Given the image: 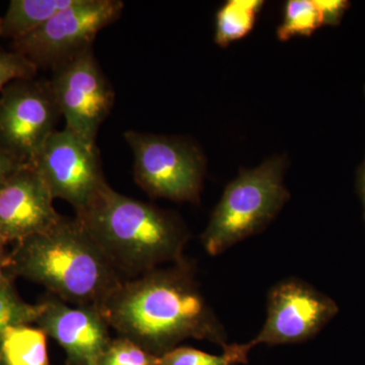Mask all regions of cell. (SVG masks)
I'll return each instance as SVG.
<instances>
[{
  "label": "cell",
  "mask_w": 365,
  "mask_h": 365,
  "mask_svg": "<svg viewBox=\"0 0 365 365\" xmlns=\"http://www.w3.org/2000/svg\"><path fill=\"white\" fill-rule=\"evenodd\" d=\"M98 311L121 337L157 357L189 338L228 344L225 327L185 261L122 281Z\"/></svg>",
  "instance_id": "obj_1"
},
{
  "label": "cell",
  "mask_w": 365,
  "mask_h": 365,
  "mask_svg": "<svg viewBox=\"0 0 365 365\" xmlns=\"http://www.w3.org/2000/svg\"><path fill=\"white\" fill-rule=\"evenodd\" d=\"M76 220L118 273L138 277L162 264L184 261L188 232L179 218L108 184Z\"/></svg>",
  "instance_id": "obj_2"
},
{
  "label": "cell",
  "mask_w": 365,
  "mask_h": 365,
  "mask_svg": "<svg viewBox=\"0 0 365 365\" xmlns=\"http://www.w3.org/2000/svg\"><path fill=\"white\" fill-rule=\"evenodd\" d=\"M9 271L14 278L39 283L62 302L98 309L122 282L78 220L64 217L51 230L16 242Z\"/></svg>",
  "instance_id": "obj_3"
},
{
  "label": "cell",
  "mask_w": 365,
  "mask_h": 365,
  "mask_svg": "<svg viewBox=\"0 0 365 365\" xmlns=\"http://www.w3.org/2000/svg\"><path fill=\"white\" fill-rule=\"evenodd\" d=\"M285 160L275 157L244 170L223 192L201 242L211 256L262 232L289 198L284 184Z\"/></svg>",
  "instance_id": "obj_4"
},
{
  "label": "cell",
  "mask_w": 365,
  "mask_h": 365,
  "mask_svg": "<svg viewBox=\"0 0 365 365\" xmlns=\"http://www.w3.org/2000/svg\"><path fill=\"white\" fill-rule=\"evenodd\" d=\"M125 141L134 157L136 184L150 197L177 202H198L205 160L191 141L180 137L128 130Z\"/></svg>",
  "instance_id": "obj_5"
},
{
  "label": "cell",
  "mask_w": 365,
  "mask_h": 365,
  "mask_svg": "<svg viewBox=\"0 0 365 365\" xmlns=\"http://www.w3.org/2000/svg\"><path fill=\"white\" fill-rule=\"evenodd\" d=\"M121 0H76L45 25L14 41V51L40 68L54 69L81 52L93 48L103 29L123 13Z\"/></svg>",
  "instance_id": "obj_6"
},
{
  "label": "cell",
  "mask_w": 365,
  "mask_h": 365,
  "mask_svg": "<svg viewBox=\"0 0 365 365\" xmlns=\"http://www.w3.org/2000/svg\"><path fill=\"white\" fill-rule=\"evenodd\" d=\"M61 113L49 81L16 79L0 93V143L32 165Z\"/></svg>",
  "instance_id": "obj_7"
},
{
  "label": "cell",
  "mask_w": 365,
  "mask_h": 365,
  "mask_svg": "<svg viewBox=\"0 0 365 365\" xmlns=\"http://www.w3.org/2000/svg\"><path fill=\"white\" fill-rule=\"evenodd\" d=\"M49 83L66 128L97 145L98 129L111 113L115 93L93 48L52 69Z\"/></svg>",
  "instance_id": "obj_8"
},
{
  "label": "cell",
  "mask_w": 365,
  "mask_h": 365,
  "mask_svg": "<svg viewBox=\"0 0 365 365\" xmlns=\"http://www.w3.org/2000/svg\"><path fill=\"white\" fill-rule=\"evenodd\" d=\"M32 165L53 198L67 201L76 213L88 207L107 184L97 145L66 128L49 137Z\"/></svg>",
  "instance_id": "obj_9"
},
{
  "label": "cell",
  "mask_w": 365,
  "mask_h": 365,
  "mask_svg": "<svg viewBox=\"0 0 365 365\" xmlns=\"http://www.w3.org/2000/svg\"><path fill=\"white\" fill-rule=\"evenodd\" d=\"M335 312V304L304 280L281 281L269 292L265 324L249 343L254 348L259 344L306 342L322 330Z\"/></svg>",
  "instance_id": "obj_10"
},
{
  "label": "cell",
  "mask_w": 365,
  "mask_h": 365,
  "mask_svg": "<svg viewBox=\"0 0 365 365\" xmlns=\"http://www.w3.org/2000/svg\"><path fill=\"white\" fill-rule=\"evenodd\" d=\"M53 200L35 168L24 165L0 188V234L19 242L51 230L63 218Z\"/></svg>",
  "instance_id": "obj_11"
},
{
  "label": "cell",
  "mask_w": 365,
  "mask_h": 365,
  "mask_svg": "<svg viewBox=\"0 0 365 365\" xmlns=\"http://www.w3.org/2000/svg\"><path fill=\"white\" fill-rule=\"evenodd\" d=\"M36 324L66 353L68 365H100L111 342L109 325L97 307H68L53 297L44 300Z\"/></svg>",
  "instance_id": "obj_12"
},
{
  "label": "cell",
  "mask_w": 365,
  "mask_h": 365,
  "mask_svg": "<svg viewBox=\"0 0 365 365\" xmlns=\"http://www.w3.org/2000/svg\"><path fill=\"white\" fill-rule=\"evenodd\" d=\"M76 0H11L2 18V37L21 39L45 25Z\"/></svg>",
  "instance_id": "obj_13"
},
{
  "label": "cell",
  "mask_w": 365,
  "mask_h": 365,
  "mask_svg": "<svg viewBox=\"0 0 365 365\" xmlns=\"http://www.w3.org/2000/svg\"><path fill=\"white\" fill-rule=\"evenodd\" d=\"M44 331L29 325L9 327L0 340L6 365H49Z\"/></svg>",
  "instance_id": "obj_14"
},
{
  "label": "cell",
  "mask_w": 365,
  "mask_h": 365,
  "mask_svg": "<svg viewBox=\"0 0 365 365\" xmlns=\"http://www.w3.org/2000/svg\"><path fill=\"white\" fill-rule=\"evenodd\" d=\"M259 0H230L218 11L215 21V42L230 45L253 30L257 14L263 6Z\"/></svg>",
  "instance_id": "obj_15"
},
{
  "label": "cell",
  "mask_w": 365,
  "mask_h": 365,
  "mask_svg": "<svg viewBox=\"0 0 365 365\" xmlns=\"http://www.w3.org/2000/svg\"><path fill=\"white\" fill-rule=\"evenodd\" d=\"M250 343L227 344L222 354L215 355L190 347H176L157 357L155 365H239L248 364Z\"/></svg>",
  "instance_id": "obj_16"
},
{
  "label": "cell",
  "mask_w": 365,
  "mask_h": 365,
  "mask_svg": "<svg viewBox=\"0 0 365 365\" xmlns=\"http://www.w3.org/2000/svg\"><path fill=\"white\" fill-rule=\"evenodd\" d=\"M44 302L31 304L21 299L13 280L0 288V340L9 327L36 323L44 311Z\"/></svg>",
  "instance_id": "obj_17"
},
{
  "label": "cell",
  "mask_w": 365,
  "mask_h": 365,
  "mask_svg": "<svg viewBox=\"0 0 365 365\" xmlns=\"http://www.w3.org/2000/svg\"><path fill=\"white\" fill-rule=\"evenodd\" d=\"M322 25L323 19L314 0H290L285 6L277 37L287 41L295 36H309Z\"/></svg>",
  "instance_id": "obj_18"
},
{
  "label": "cell",
  "mask_w": 365,
  "mask_h": 365,
  "mask_svg": "<svg viewBox=\"0 0 365 365\" xmlns=\"http://www.w3.org/2000/svg\"><path fill=\"white\" fill-rule=\"evenodd\" d=\"M157 356L127 338L112 340L103 354L100 365H155Z\"/></svg>",
  "instance_id": "obj_19"
},
{
  "label": "cell",
  "mask_w": 365,
  "mask_h": 365,
  "mask_svg": "<svg viewBox=\"0 0 365 365\" xmlns=\"http://www.w3.org/2000/svg\"><path fill=\"white\" fill-rule=\"evenodd\" d=\"M38 68L16 52L0 49V93L16 79L34 78Z\"/></svg>",
  "instance_id": "obj_20"
},
{
  "label": "cell",
  "mask_w": 365,
  "mask_h": 365,
  "mask_svg": "<svg viewBox=\"0 0 365 365\" xmlns=\"http://www.w3.org/2000/svg\"><path fill=\"white\" fill-rule=\"evenodd\" d=\"M322 19L323 25H335L340 21L341 16L348 6L344 0H314Z\"/></svg>",
  "instance_id": "obj_21"
},
{
  "label": "cell",
  "mask_w": 365,
  "mask_h": 365,
  "mask_svg": "<svg viewBox=\"0 0 365 365\" xmlns=\"http://www.w3.org/2000/svg\"><path fill=\"white\" fill-rule=\"evenodd\" d=\"M26 165V163L21 162L20 158H16L0 143V188L9 178Z\"/></svg>",
  "instance_id": "obj_22"
},
{
  "label": "cell",
  "mask_w": 365,
  "mask_h": 365,
  "mask_svg": "<svg viewBox=\"0 0 365 365\" xmlns=\"http://www.w3.org/2000/svg\"><path fill=\"white\" fill-rule=\"evenodd\" d=\"M11 280H14V277L9 271V253L2 250L0 251V288Z\"/></svg>",
  "instance_id": "obj_23"
},
{
  "label": "cell",
  "mask_w": 365,
  "mask_h": 365,
  "mask_svg": "<svg viewBox=\"0 0 365 365\" xmlns=\"http://www.w3.org/2000/svg\"><path fill=\"white\" fill-rule=\"evenodd\" d=\"M361 189H362V194H364V199L365 202V163L364 165V169H362V174H361Z\"/></svg>",
  "instance_id": "obj_24"
},
{
  "label": "cell",
  "mask_w": 365,
  "mask_h": 365,
  "mask_svg": "<svg viewBox=\"0 0 365 365\" xmlns=\"http://www.w3.org/2000/svg\"><path fill=\"white\" fill-rule=\"evenodd\" d=\"M7 242L4 240V237H2L1 234H0V251L2 250H6Z\"/></svg>",
  "instance_id": "obj_25"
},
{
  "label": "cell",
  "mask_w": 365,
  "mask_h": 365,
  "mask_svg": "<svg viewBox=\"0 0 365 365\" xmlns=\"http://www.w3.org/2000/svg\"><path fill=\"white\" fill-rule=\"evenodd\" d=\"M0 365H6V364H4V357H2L1 350H0Z\"/></svg>",
  "instance_id": "obj_26"
},
{
  "label": "cell",
  "mask_w": 365,
  "mask_h": 365,
  "mask_svg": "<svg viewBox=\"0 0 365 365\" xmlns=\"http://www.w3.org/2000/svg\"><path fill=\"white\" fill-rule=\"evenodd\" d=\"M0 37H2V18L0 16Z\"/></svg>",
  "instance_id": "obj_27"
}]
</instances>
